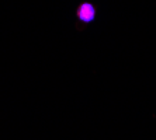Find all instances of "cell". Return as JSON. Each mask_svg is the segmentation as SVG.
Instances as JSON below:
<instances>
[{
    "mask_svg": "<svg viewBox=\"0 0 156 140\" xmlns=\"http://www.w3.org/2000/svg\"><path fill=\"white\" fill-rule=\"evenodd\" d=\"M76 15L79 21L82 22H91L96 18V9L91 3H82L77 7Z\"/></svg>",
    "mask_w": 156,
    "mask_h": 140,
    "instance_id": "obj_1",
    "label": "cell"
}]
</instances>
